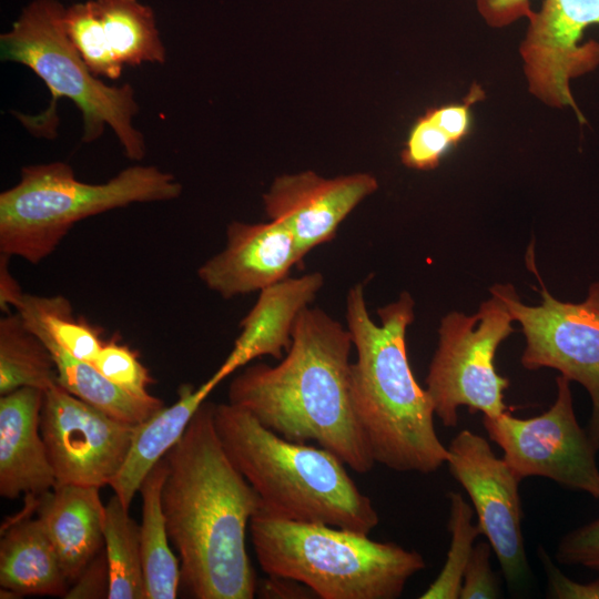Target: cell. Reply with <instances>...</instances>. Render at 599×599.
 <instances>
[{
  "instance_id": "1",
  "label": "cell",
  "mask_w": 599,
  "mask_h": 599,
  "mask_svg": "<svg viewBox=\"0 0 599 599\" xmlns=\"http://www.w3.org/2000/svg\"><path fill=\"white\" fill-rule=\"evenodd\" d=\"M204 402L164 456L161 501L181 581L196 599H251L257 583L245 546L262 500L226 455Z\"/></svg>"
},
{
  "instance_id": "2",
  "label": "cell",
  "mask_w": 599,
  "mask_h": 599,
  "mask_svg": "<svg viewBox=\"0 0 599 599\" xmlns=\"http://www.w3.org/2000/svg\"><path fill=\"white\" fill-rule=\"evenodd\" d=\"M347 327L319 307H306L293 342L277 365L246 367L229 387V403L252 414L281 437L316 441L355 473L375 465L351 396Z\"/></svg>"
},
{
  "instance_id": "3",
  "label": "cell",
  "mask_w": 599,
  "mask_h": 599,
  "mask_svg": "<svg viewBox=\"0 0 599 599\" xmlns=\"http://www.w3.org/2000/svg\"><path fill=\"white\" fill-rule=\"evenodd\" d=\"M415 302L408 292L370 317L363 283L346 297V327L356 359L351 365V396L375 463L400 473L430 474L448 460L437 436L434 405L417 383L407 355L406 331Z\"/></svg>"
},
{
  "instance_id": "4",
  "label": "cell",
  "mask_w": 599,
  "mask_h": 599,
  "mask_svg": "<svg viewBox=\"0 0 599 599\" xmlns=\"http://www.w3.org/2000/svg\"><path fill=\"white\" fill-rule=\"evenodd\" d=\"M224 450L262 500V511L369 535L379 524L373 501L339 457L323 447L281 437L247 410L215 405Z\"/></svg>"
},
{
  "instance_id": "5",
  "label": "cell",
  "mask_w": 599,
  "mask_h": 599,
  "mask_svg": "<svg viewBox=\"0 0 599 599\" xmlns=\"http://www.w3.org/2000/svg\"><path fill=\"white\" fill-rule=\"evenodd\" d=\"M262 570L296 580L322 599H395L426 568L424 557L395 542L260 510L250 521Z\"/></svg>"
},
{
  "instance_id": "6",
  "label": "cell",
  "mask_w": 599,
  "mask_h": 599,
  "mask_svg": "<svg viewBox=\"0 0 599 599\" xmlns=\"http://www.w3.org/2000/svg\"><path fill=\"white\" fill-rule=\"evenodd\" d=\"M181 193L175 176L153 165L126 167L99 184L79 181L63 162L27 165L19 182L0 194V251L37 264L87 217Z\"/></svg>"
},
{
  "instance_id": "7",
  "label": "cell",
  "mask_w": 599,
  "mask_h": 599,
  "mask_svg": "<svg viewBox=\"0 0 599 599\" xmlns=\"http://www.w3.org/2000/svg\"><path fill=\"white\" fill-rule=\"evenodd\" d=\"M65 8L57 0H34L11 28L0 35L3 61L31 69L49 88L52 105L70 99L81 111L84 142L99 139L111 126L129 159L144 156L142 134L132 120L139 112L129 83L110 87L95 77L71 42L64 27Z\"/></svg>"
},
{
  "instance_id": "8",
  "label": "cell",
  "mask_w": 599,
  "mask_h": 599,
  "mask_svg": "<svg viewBox=\"0 0 599 599\" xmlns=\"http://www.w3.org/2000/svg\"><path fill=\"white\" fill-rule=\"evenodd\" d=\"M490 293L474 315L451 312L440 321L426 390L445 427L457 426L460 406L487 417L507 412L504 392L509 380L497 373L495 356L501 342L515 332L514 319L505 302Z\"/></svg>"
},
{
  "instance_id": "9",
  "label": "cell",
  "mask_w": 599,
  "mask_h": 599,
  "mask_svg": "<svg viewBox=\"0 0 599 599\" xmlns=\"http://www.w3.org/2000/svg\"><path fill=\"white\" fill-rule=\"evenodd\" d=\"M532 251L529 247L527 260L540 282V305L521 303L510 284H495L490 292L505 302L512 319L521 325L526 337L521 365L529 370L557 369L586 388L591 399L588 433L599 451V282L590 284L580 303L556 300L538 275Z\"/></svg>"
},
{
  "instance_id": "10",
  "label": "cell",
  "mask_w": 599,
  "mask_h": 599,
  "mask_svg": "<svg viewBox=\"0 0 599 599\" xmlns=\"http://www.w3.org/2000/svg\"><path fill=\"white\" fill-rule=\"evenodd\" d=\"M556 384V399L545 413L517 418L507 410L496 417L484 416V427L520 481L540 476L599 499L598 449L577 420L570 380L560 375Z\"/></svg>"
},
{
  "instance_id": "11",
  "label": "cell",
  "mask_w": 599,
  "mask_h": 599,
  "mask_svg": "<svg viewBox=\"0 0 599 599\" xmlns=\"http://www.w3.org/2000/svg\"><path fill=\"white\" fill-rule=\"evenodd\" d=\"M135 428L59 385L44 392L40 430L55 485H110L125 461Z\"/></svg>"
},
{
  "instance_id": "12",
  "label": "cell",
  "mask_w": 599,
  "mask_h": 599,
  "mask_svg": "<svg viewBox=\"0 0 599 599\" xmlns=\"http://www.w3.org/2000/svg\"><path fill=\"white\" fill-rule=\"evenodd\" d=\"M448 469L468 494L508 585L521 588L529 579L522 530L520 480L490 444L468 429L460 430L447 446Z\"/></svg>"
},
{
  "instance_id": "13",
  "label": "cell",
  "mask_w": 599,
  "mask_h": 599,
  "mask_svg": "<svg viewBox=\"0 0 599 599\" xmlns=\"http://www.w3.org/2000/svg\"><path fill=\"white\" fill-rule=\"evenodd\" d=\"M528 21L520 54L529 91L548 105L571 108L585 123L570 81L599 65V42L580 43L586 29L599 26V0H542Z\"/></svg>"
},
{
  "instance_id": "14",
  "label": "cell",
  "mask_w": 599,
  "mask_h": 599,
  "mask_svg": "<svg viewBox=\"0 0 599 599\" xmlns=\"http://www.w3.org/2000/svg\"><path fill=\"white\" fill-rule=\"evenodd\" d=\"M378 187L369 173L326 179L313 171L277 176L263 194L270 220L293 235L303 260L314 247L332 241L347 215Z\"/></svg>"
},
{
  "instance_id": "15",
  "label": "cell",
  "mask_w": 599,
  "mask_h": 599,
  "mask_svg": "<svg viewBox=\"0 0 599 599\" xmlns=\"http://www.w3.org/2000/svg\"><path fill=\"white\" fill-rule=\"evenodd\" d=\"M292 233L276 221H233L225 246L204 262L197 276L223 298L260 292L286 277L302 264Z\"/></svg>"
},
{
  "instance_id": "16",
  "label": "cell",
  "mask_w": 599,
  "mask_h": 599,
  "mask_svg": "<svg viewBox=\"0 0 599 599\" xmlns=\"http://www.w3.org/2000/svg\"><path fill=\"white\" fill-rule=\"evenodd\" d=\"M324 285L319 272L286 277L262 291L240 323L241 333L233 349L213 374L221 382L251 361L271 356L282 359L293 342L301 313L308 307Z\"/></svg>"
},
{
  "instance_id": "17",
  "label": "cell",
  "mask_w": 599,
  "mask_h": 599,
  "mask_svg": "<svg viewBox=\"0 0 599 599\" xmlns=\"http://www.w3.org/2000/svg\"><path fill=\"white\" fill-rule=\"evenodd\" d=\"M44 392L22 387L0 398V495L38 497L55 486L40 430Z\"/></svg>"
},
{
  "instance_id": "18",
  "label": "cell",
  "mask_w": 599,
  "mask_h": 599,
  "mask_svg": "<svg viewBox=\"0 0 599 599\" xmlns=\"http://www.w3.org/2000/svg\"><path fill=\"white\" fill-rule=\"evenodd\" d=\"M99 490L94 486L55 485L34 501L69 583L77 580L104 544L105 506Z\"/></svg>"
},
{
  "instance_id": "19",
  "label": "cell",
  "mask_w": 599,
  "mask_h": 599,
  "mask_svg": "<svg viewBox=\"0 0 599 599\" xmlns=\"http://www.w3.org/2000/svg\"><path fill=\"white\" fill-rule=\"evenodd\" d=\"M220 383L212 375L197 388L183 384L173 405L163 406L136 425L125 461L110 484L124 507L130 508L145 476L182 437L193 415Z\"/></svg>"
},
{
  "instance_id": "20",
  "label": "cell",
  "mask_w": 599,
  "mask_h": 599,
  "mask_svg": "<svg viewBox=\"0 0 599 599\" xmlns=\"http://www.w3.org/2000/svg\"><path fill=\"white\" fill-rule=\"evenodd\" d=\"M0 586L19 595L65 596L69 581L39 518H19L0 541Z\"/></svg>"
},
{
  "instance_id": "21",
  "label": "cell",
  "mask_w": 599,
  "mask_h": 599,
  "mask_svg": "<svg viewBox=\"0 0 599 599\" xmlns=\"http://www.w3.org/2000/svg\"><path fill=\"white\" fill-rule=\"evenodd\" d=\"M166 475L164 457L149 471L140 486L142 522L140 547L145 599H174L181 583L180 560L172 552L161 493Z\"/></svg>"
},
{
  "instance_id": "22",
  "label": "cell",
  "mask_w": 599,
  "mask_h": 599,
  "mask_svg": "<svg viewBox=\"0 0 599 599\" xmlns=\"http://www.w3.org/2000/svg\"><path fill=\"white\" fill-rule=\"evenodd\" d=\"M38 337L52 354L58 385L87 404L133 425L143 423L164 406L155 396L131 395L105 378L92 363L74 358L47 336Z\"/></svg>"
},
{
  "instance_id": "23",
  "label": "cell",
  "mask_w": 599,
  "mask_h": 599,
  "mask_svg": "<svg viewBox=\"0 0 599 599\" xmlns=\"http://www.w3.org/2000/svg\"><path fill=\"white\" fill-rule=\"evenodd\" d=\"M104 39L123 64L163 63L165 48L153 10L139 0H94Z\"/></svg>"
},
{
  "instance_id": "24",
  "label": "cell",
  "mask_w": 599,
  "mask_h": 599,
  "mask_svg": "<svg viewBox=\"0 0 599 599\" xmlns=\"http://www.w3.org/2000/svg\"><path fill=\"white\" fill-rule=\"evenodd\" d=\"M55 385L57 367L45 344L18 313L3 316L0 319V394L22 387L45 392Z\"/></svg>"
},
{
  "instance_id": "25",
  "label": "cell",
  "mask_w": 599,
  "mask_h": 599,
  "mask_svg": "<svg viewBox=\"0 0 599 599\" xmlns=\"http://www.w3.org/2000/svg\"><path fill=\"white\" fill-rule=\"evenodd\" d=\"M13 307L35 335L51 338L74 358L93 363L104 344L95 327L73 316L64 296L22 293Z\"/></svg>"
},
{
  "instance_id": "26",
  "label": "cell",
  "mask_w": 599,
  "mask_h": 599,
  "mask_svg": "<svg viewBox=\"0 0 599 599\" xmlns=\"http://www.w3.org/2000/svg\"><path fill=\"white\" fill-rule=\"evenodd\" d=\"M104 550L109 599H145L140 526L114 494L105 505Z\"/></svg>"
},
{
  "instance_id": "27",
  "label": "cell",
  "mask_w": 599,
  "mask_h": 599,
  "mask_svg": "<svg viewBox=\"0 0 599 599\" xmlns=\"http://www.w3.org/2000/svg\"><path fill=\"white\" fill-rule=\"evenodd\" d=\"M448 531L450 544L445 564L420 599H458L465 568L470 558L475 540L481 535L474 519V508L457 491L448 494Z\"/></svg>"
},
{
  "instance_id": "28",
  "label": "cell",
  "mask_w": 599,
  "mask_h": 599,
  "mask_svg": "<svg viewBox=\"0 0 599 599\" xmlns=\"http://www.w3.org/2000/svg\"><path fill=\"white\" fill-rule=\"evenodd\" d=\"M64 27L71 42L95 77L118 80L122 75L124 65L104 39L94 0L65 8Z\"/></svg>"
},
{
  "instance_id": "29",
  "label": "cell",
  "mask_w": 599,
  "mask_h": 599,
  "mask_svg": "<svg viewBox=\"0 0 599 599\" xmlns=\"http://www.w3.org/2000/svg\"><path fill=\"white\" fill-rule=\"evenodd\" d=\"M110 382L139 398H150L148 392L152 383L149 370L126 345L115 341L104 343L92 363Z\"/></svg>"
},
{
  "instance_id": "30",
  "label": "cell",
  "mask_w": 599,
  "mask_h": 599,
  "mask_svg": "<svg viewBox=\"0 0 599 599\" xmlns=\"http://www.w3.org/2000/svg\"><path fill=\"white\" fill-rule=\"evenodd\" d=\"M456 144L425 112L412 125L400 159L404 165L419 171L437 167Z\"/></svg>"
},
{
  "instance_id": "31",
  "label": "cell",
  "mask_w": 599,
  "mask_h": 599,
  "mask_svg": "<svg viewBox=\"0 0 599 599\" xmlns=\"http://www.w3.org/2000/svg\"><path fill=\"white\" fill-rule=\"evenodd\" d=\"M491 550L488 540L474 545L463 577L460 599H494L500 597L499 581L490 565Z\"/></svg>"
},
{
  "instance_id": "32",
  "label": "cell",
  "mask_w": 599,
  "mask_h": 599,
  "mask_svg": "<svg viewBox=\"0 0 599 599\" xmlns=\"http://www.w3.org/2000/svg\"><path fill=\"white\" fill-rule=\"evenodd\" d=\"M556 560L599 571V518L567 532L558 542Z\"/></svg>"
},
{
  "instance_id": "33",
  "label": "cell",
  "mask_w": 599,
  "mask_h": 599,
  "mask_svg": "<svg viewBox=\"0 0 599 599\" xmlns=\"http://www.w3.org/2000/svg\"><path fill=\"white\" fill-rule=\"evenodd\" d=\"M485 98L479 84H473L463 101L430 108L426 113L437 123L457 145L466 139L473 126L471 105Z\"/></svg>"
},
{
  "instance_id": "34",
  "label": "cell",
  "mask_w": 599,
  "mask_h": 599,
  "mask_svg": "<svg viewBox=\"0 0 599 599\" xmlns=\"http://www.w3.org/2000/svg\"><path fill=\"white\" fill-rule=\"evenodd\" d=\"M538 556L547 577V595L557 599H599V579L581 583L567 577L549 558L545 549Z\"/></svg>"
},
{
  "instance_id": "35",
  "label": "cell",
  "mask_w": 599,
  "mask_h": 599,
  "mask_svg": "<svg viewBox=\"0 0 599 599\" xmlns=\"http://www.w3.org/2000/svg\"><path fill=\"white\" fill-rule=\"evenodd\" d=\"M109 569L105 550H101L85 566L64 598H108Z\"/></svg>"
},
{
  "instance_id": "36",
  "label": "cell",
  "mask_w": 599,
  "mask_h": 599,
  "mask_svg": "<svg viewBox=\"0 0 599 599\" xmlns=\"http://www.w3.org/2000/svg\"><path fill=\"white\" fill-rule=\"evenodd\" d=\"M477 11L494 28L509 26L532 13L530 0H476Z\"/></svg>"
},
{
  "instance_id": "37",
  "label": "cell",
  "mask_w": 599,
  "mask_h": 599,
  "mask_svg": "<svg viewBox=\"0 0 599 599\" xmlns=\"http://www.w3.org/2000/svg\"><path fill=\"white\" fill-rule=\"evenodd\" d=\"M264 581L262 593L270 598H303L301 595L313 593L305 585L286 578L272 577Z\"/></svg>"
},
{
  "instance_id": "38",
  "label": "cell",
  "mask_w": 599,
  "mask_h": 599,
  "mask_svg": "<svg viewBox=\"0 0 599 599\" xmlns=\"http://www.w3.org/2000/svg\"><path fill=\"white\" fill-rule=\"evenodd\" d=\"M0 258V307L8 313V308L14 306L23 292L9 272L8 260L10 256L1 254Z\"/></svg>"
}]
</instances>
